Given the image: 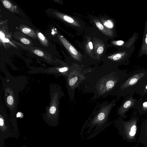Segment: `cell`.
I'll list each match as a JSON object with an SVG mask.
<instances>
[{
  "mask_svg": "<svg viewBox=\"0 0 147 147\" xmlns=\"http://www.w3.org/2000/svg\"><path fill=\"white\" fill-rule=\"evenodd\" d=\"M134 93H131L125 98L117 111V115L119 118H125L127 117L126 113L131 108L136 109L137 103V99L134 98Z\"/></svg>",
  "mask_w": 147,
  "mask_h": 147,
  "instance_id": "8992f818",
  "label": "cell"
},
{
  "mask_svg": "<svg viewBox=\"0 0 147 147\" xmlns=\"http://www.w3.org/2000/svg\"><path fill=\"white\" fill-rule=\"evenodd\" d=\"M124 43V42L122 40H119L117 41V44L119 45H122Z\"/></svg>",
  "mask_w": 147,
  "mask_h": 147,
  "instance_id": "cb8c5ba5",
  "label": "cell"
},
{
  "mask_svg": "<svg viewBox=\"0 0 147 147\" xmlns=\"http://www.w3.org/2000/svg\"><path fill=\"white\" fill-rule=\"evenodd\" d=\"M145 42L146 44H147V34L146 35V37L145 39Z\"/></svg>",
  "mask_w": 147,
  "mask_h": 147,
  "instance_id": "f1b7e54d",
  "label": "cell"
},
{
  "mask_svg": "<svg viewBox=\"0 0 147 147\" xmlns=\"http://www.w3.org/2000/svg\"><path fill=\"white\" fill-rule=\"evenodd\" d=\"M138 120L137 117L132 116L127 121H124L122 118L119 117L115 121L119 134L124 139L127 140H133L136 133Z\"/></svg>",
  "mask_w": 147,
  "mask_h": 147,
  "instance_id": "5b68a950",
  "label": "cell"
},
{
  "mask_svg": "<svg viewBox=\"0 0 147 147\" xmlns=\"http://www.w3.org/2000/svg\"><path fill=\"white\" fill-rule=\"evenodd\" d=\"M135 93L139 94L142 96L147 95V77L143 85Z\"/></svg>",
  "mask_w": 147,
  "mask_h": 147,
  "instance_id": "30bf717a",
  "label": "cell"
},
{
  "mask_svg": "<svg viewBox=\"0 0 147 147\" xmlns=\"http://www.w3.org/2000/svg\"><path fill=\"white\" fill-rule=\"evenodd\" d=\"M116 99L110 102L106 101L99 105L98 102L91 115L86 121V127L88 128L86 134H89L94 127L93 131L96 132L102 129L107 125L109 120V115L115 105Z\"/></svg>",
  "mask_w": 147,
  "mask_h": 147,
  "instance_id": "7a4b0ae2",
  "label": "cell"
},
{
  "mask_svg": "<svg viewBox=\"0 0 147 147\" xmlns=\"http://www.w3.org/2000/svg\"><path fill=\"white\" fill-rule=\"evenodd\" d=\"M21 41L22 43L25 44H29L30 43V41L28 39L26 38H22L21 39Z\"/></svg>",
  "mask_w": 147,
  "mask_h": 147,
  "instance_id": "ffe728a7",
  "label": "cell"
},
{
  "mask_svg": "<svg viewBox=\"0 0 147 147\" xmlns=\"http://www.w3.org/2000/svg\"><path fill=\"white\" fill-rule=\"evenodd\" d=\"M34 53L36 55L39 56H42L44 55V53L42 51L38 50H35L34 51Z\"/></svg>",
  "mask_w": 147,
  "mask_h": 147,
  "instance_id": "ac0fdd59",
  "label": "cell"
},
{
  "mask_svg": "<svg viewBox=\"0 0 147 147\" xmlns=\"http://www.w3.org/2000/svg\"><path fill=\"white\" fill-rule=\"evenodd\" d=\"M139 140L147 147V120H145L142 125Z\"/></svg>",
  "mask_w": 147,
  "mask_h": 147,
  "instance_id": "ba28073f",
  "label": "cell"
},
{
  "mask_svg": "<svg viewBox=\"0 0 147 147\" xmlns=\"http://www.w3.org/2000/svg\"><path fill=\"white\" fill-rule=\"evenodd\" d=\"M0 37L1 39L3 40L5 38V35L4 33L2 32L1 31L0 32Z\"/></svg>",
  "mask_w": 147,
  "mask_h": 147,
  "instance_id": "603a6c76",
  "label": "cell"
},
{
  "mask_svg": "<svg viewBox=\"0 0 147 147\" xmlns=\"http://www.w3.org/2000/svg\"><path fill=\"white\" fill-rule=\"evenodd\" d=\"M103 50L104 48L103 47L100 46L98 48L97 50V52L98 53L100 54L103 52Z\"/></svg>",
  "mask_w": 147,
  "mask_h": 147,
  "instance_id": "7402d4cb",
  "label": "cell"
},
{
  "mask_svg": "<svg viewBox=\"0 0 147 147\" xmlns=\"http://www.w3.org/2000/svg\"><path fill=\"white\" fill-rule=\"evenodd\" d=\"M59 37L63 45L70 53L73 57L76 60L80 61L81 58L80 55L75 48L63 36H60Z\"/></svg>",
  "mask_w": 147,
  "mask_h": 147,
  "instance_id": "52a82bcc",
  "label": "cell"
},
{
  "mask_svg": "<svg viewBox=\"0 0 147 147\" xmlns=\"http://www.w3.org/2000/svg\"><path fill=\"white\" fill-rule=\"evenodd\" d=\"M38 36L39 38L42 42L45 44H46V43H47V42L43 34L41 32H38Z\"/></svg>",
  "mask_w": 147,
  "mask_h": 147,
  "instance_id": "5bb4252c",
  "label": "cell"
},
{
  "mask_svg": "<svg viewBox=\"0 0 147 147\" xmlns=\"http://www.w3.org/2000/svg\"><path fill=\"white\" fill-rule=\"evenodd\" d=\"M17 117H20L21 116L20 113H18L17 114Z\"/></svg>",
  "mask_w": 147,
  "mask_h": 147,
  "instance_id": "83f0119b",
  "label": "cell"
},
{
  "mask_svg": "<svg viewBox=\"0 0 147 147\" xmlns=\"http://www.w3.org/2000/svg\"><path fill=\"white\" fill-rule=\"evenodd\" d=\"M3 4L5 7L9 8L11 6V4L7 0H4L3 1Z\"/></svg>",
  "mask_w": 147,
  "mask_h": 147,
  "instance_id": "2e32d148",
  "label": "cell"
},
{
  "mask_svg": "<svg viewBox=\"0 0 147 147\" xmlns=\"http://www.w3.org/2000/svg\"><path fill=\"white\" fill-rule=\"evenodd\" d=\"M104 25L106 27L111 28L113 26V25L112 23L109 20L106 21L104 23Z\"/></svg>",
  "mask_w": 147,
  "mask_h": 147,
  "instance_id": "9a60e30c",
  "label": "cell"
},
{
  "mask_svg": "<svg viewBox=\"0 0 147 147\" xmlns=\"http://www.w3.org/2000/svg\"><path fill=\"white\" fill-rule=\"evenodd\" d=\"M122 55L120 54H117L113 56V57H108V58L110 60H112L113 62H117L119 61L121 58Z\"/></svg>",
  "mask_w": 147,
  "mask_h": 147,
  "instance_id": "7c38bea8",
  "label": "cell"
},
{
  "mask_svg": "<svg viewBox=\"0 0 147 147\" xmlns=\"http://www.w3.org/2000/svg\"><path fill=\"white\" fill-rule=\"evenodd\" d=\"M86 70L82 67L77 65L70 67L66 76L67 84L69 97L72 101L74 99L76 89L78 88L85 78V74Z\"/></svg>",
  "mask_w": 147,
  "mask_h": 147,
  "instance_id": "277c9868",
  "label": "cell"
},
{
  "mask_svg": "<svg viewBox=\"0 0 147 147\" xmlns=\"http://www.w3.org/2000/svg\"><path fill=\"white\" fill-rule=\"evenodd\" d=\"M62 18L65 21L73 25L76 26H79V24L77 22L69 16L67 15H63L62 16Z\"/></svg>",
  "mask_w": 147,
  "mask_h": 147,
  "instance_id": "8fae6325",
  "label": "cell"
},
{
  "mask_svg": "<svg viewBox=\"0 0 147 147\" xmlns=\"http://www.w3.org/2000/svg\"><path fill=\"white\" fill-rule=\"evenodd\" d=\"M147 77V70L134 71L128 75L116 90L111 96H123L136 92L144 84Z\"/></svg>",
  "mask_w": 147,
  "mask_h": 147,
  "instance_id": "3957f363",
  "label": "cell"
},
{
  "mask_svg": "<svg viewBox=\"0 0 147 147\" xmlns=\"http://www.w3.org/2000/svg\"><path fill=\"white\" fill-rule=\"evenodd\" d=\"M128 74L126 70L113 65L90 69L78 88L83 93L93 94L91 101L105 97L115 92Z\"/></svg>",
  "mask_w": 147,
  "mask_h": 147,
  "instance_id": "6da1fadb",
  "label": "cell"
},
{
  "mask_svg": "<svg viewBox=\"0 0 147 147\" xmlns=\"http://www.w3.org/2000/svg\"><path fill=\"white\" fill-rule=\"evenodd\" d=\"M94 21L96 23V26L100 30L105 34H107V32L105 30H106L104 28V26L100 22L96 20Z\"/></svg>",
  "mask_w": 147,
  "mask_h": 147,
  "instance_id": "4fadbf2b",
  "label": "cell"
},
{
  "mask_svg": "<svg viewBox=\"0 0 147 147\" xmlns=\"http://www.w3.org/2000/svg\"><path fill=\"white\" fill-rule=\"evenodd\" d=\"M88 44L90 49H92L93 48V46L92 42L90 41L89 42Z\"/></svg>",
  "mask_w": 147,
  "mask_h": 147,
  "instance_id": "d4e9b609",
  "label": "cell"
},
{
  "mask_svg": "<svg viewBox=\"0 0 147 147\" xmlns=\"http://www.w3.org/2000/svg\"><path fill=\"white\" fill-rule=\"evenodd\" d=\"M22 30L24 33L26 34H28L31 32V30L30 29L27 28H23Z\"/></svg>",
  "mask_w": 147,
  "mask_h": 147,
  "instance_id": "d6986e66",
  "label": "cell"
},
{
  "mask_svg": "<svg viewBox=\"0 0 147 147\" xmlns=\"http://www.w3.org/2000/svg\"><path fill=\"white\" fill-rule=\"evenodd\" d=\"M136 109L140 114L147 113V98H140L137 101Z\"/></svg>",
  "mask_w": 147,
  "mask_h": 147,
  "instance_id": "9c48e42d",
  "label": "cell"
},
{
  "mask_svg": "<svg viewBox=\"0 0 147 147\" xmlns=\"http://www.w3.org/2000/svg\"><path fill=\"white\" fill-rule=\"evenodd\" d=\"M7 103L9 105H12L13 102V97L11 96H9L7 97Z\"/></svg>",
  "mask_w": 147,
  "mask_h": 147,
  "instance_id": "e0dca14e",
  "label": "cell"
},
{
  "mask_svg": "<svg viewBox=\"0 0 147 147\" xmlns=\"http://www.w3.org/2000/svg\"><path fill=\"white\" fill-rule=\"evenodd\" d=\"M3 42H8L9 41V40L8 39L5 38L3 40H2Z\"/></svg>",
  "mask_w": 147,
  "mask_h": 147,
  "instance_id": "4316f807",
  "label": "cell"
},
{
  "mask_svg": "<svg viewBox=\"0 0 147 147\" xmlns=\"http://www.w3.org/2000/svg\"><path fill=\"white\" fill-rule=\"evenodd\" d=\"M56 109L55 106H52L50 109L49 111L51 113L53 114L56 111Z\"/></svg>",
  "mask_w": 147,
  "mask_h": 147,
  "instance_id": "44dd1931",
  "label": "cell"
},
{
  "mask_svg": "<svg viewBox=\"0 0 147 147\" xmlns=\"http://www.w3.org/2000/svg\"><path fill=\"white\" fill-rule=\"evenodd\" d=\"M4 123V122L3 119L1 118H0V125L1 126H2L3 125Z\"/></svg>",
  "mask_w": 147,
  "mask_h": 147,
  "instance_id": "484cf974",
  "label": "cell"
}]
</instances>
